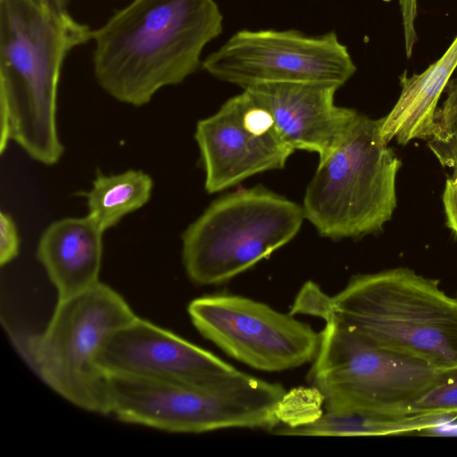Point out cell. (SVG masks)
I'll use <instances>...</instances> for the list:
<instances>
[{"label":"cell","mask_w":457,"mask_h":457,"mask_svg":"<svg viewBox=\"0 0 457 457\" xmlns=\"http://www.w3.org/2000/svg\"><path fill=\"white\" fill-rule=\"evenodd\" d=\"M222 20L215 0H133L92 32L95 78L116 100L146 104L198 70Z\"/></svg>","instance_id":"1"},{"label":"cell","mask_w":457,"mask_h":457,"mask_svg":"<svg viewBox=\"0 0 457 457\" xmlns=\"http://www.w3.org/2000/svg\"><path fill=\"white\" fill-rule=\"evenodd\" d=\"M93 30L68 11L31 0H0L1 153L10 141L32 159L56 163L63 146L56 126L61 71Z\"/></svg>","instance_id":"2"},{"label":"cell","mask_w":457,"mask_h":457,"mask_svg":"<svg viewBox=\"0 0 457 457\" xmlns=\"http://www.w3.org/2000/svg\"><path fill=\"white\" fill-rule=\"evenodd\" d=\"M352 332L439 370L457 368V298L408 268L357 275L331 297V314Z\"/></svg>","instance_id":"3"},{"label":"cell","mask_w":457,"mask_h":457,"mask_svg":"<svg viewBox=\"0 0 457 457\" xmlns=\"http://www.w3.org/2000/svg\"><path fill=\"white\" fill-rule=\"evenodd\" d=\"M109 414L172 433L243 428L275 430L282 424L285 388L240 371L216 384L107 375Z\"/></svg>","instance_id":"4"},{"label":"cell","mask_w":457,"mask_h":457,"mask_svg":"<svg viewBox=\"0 0 457 457\" xmlns=\"http://www.w3.org/2000/svg\"><path fill=\"white\" fill-rule=\"evenodd\" d=\"M135 317L118 292L99 282L58 300L42 332L12 331L11 338L29 366L55 393L85 411L109 415L108 377L98 356L110 336Z\"/></svg>","instance_id":"5"},{"label":"cell","mask_w":457,"mask_h":457,"mask_svg":"<svg viewBox=\"0 0 457 457\" xmlns=\"http://www.w3.org/2000/svg\"><path fill=\"white\" fill-rule=\"evenodd\" d=\"M381 123L360 113L345 139L319 162L303 209L322 237H361L391 220L401 161L382 139Z\"/></svg>","instance_id":"6"},{"label":"cell","mask_w":457,"mask_h":457,"mask_svg":"<svg viewBox=\"0 0 457 457\" xmlns=\"http://www.w3.org/2000/svg\"><path fill=\"white\" fill-rule=\"evenodd\" d=\"M305 219L303 206L262 186L215 200L182 236L188 278L225 283L291 241Z\"/></svg>","instance_id":"7"},{"label":"cell","mask_w":457,"mask_h":457,"mask_svg":"<svg viewBox=\"0 0 457 457\" xmlns=\"http://www.w3.org/2000/svg\"><path fill=\"white\" fill-rule=\"evenodd\" d=\"M325 321L308 378L325 411L403 412L443 372L368 342L332 315Z\"/></svg>","instance_id":"8"},{"label":"cell","mask_w":457,"mask_h":457,"mask_svg":"<svg viewBox=\"0 0 457 457\" xmlns=\"http://www.w3.org/2000/svg\"><path fill=\"white\" fill-rule=\"evenodd\" d=\"M202 67L214 78L243 89L262 83L347 82L356 66L334 31L310 36L295 29L240 30Z\"/></svg>","instance_id":"9"},{"label":"cell","mask_w":457,"mask_h":457,"mask_svg":"<svg viewBox=\"0 0 457 457\" xmlns=\"http://www.w3.org/2000/svg\"><path fill=\"white\" fill-rule=\"evenodd\" d=\"M198 332L256 370H291L315 359L320 333L266 303L236 295L202 296L187 307Z\"/></svg>","instance_id":"10"},{"label":"cell","mask_w":457,"mask_h":457,"mask_svg":"<svg viewBox=\"0 0 457 457\" xmlns=\"http://www.w3.org/2000/svg\"><path fill=\"white\" fill-rule=\"evenodd\" d=\"M195 138L205 189L217 193L267 170L282 169L294 153L265 106L243 90L197 122Z\"/></svg>","instance_id":"11"},{"label":"cell","mask_w":457,"mask_h":457,"mask_svg":"<svg viewBox=\"0 0 457 457\" xmlns=\"http://www.w3.org/2000/svg\"><path fill=\"white\" fill-rule=\"evenodd\" d=\"M106 375L216 384L240 370L213 353L136 316L115 330L98 356Z\"/></svg>","instance_id":"12"},{"label":"cell","mask_w":457,"mask_h":457,"mask_svg":"<svg viewBox=\"0 0 457 457\" xmlns=\"http://www.w3.org/2000/svg\"><path fill=\"white\" fill-rule=\"evenodd\" d=\"M336 85L312 82L262 83L243 90L270 112L285 142L294 150L330 155L350 133L360 113L337 106Z\"/></svg>","instance_id":"13"},{"label":"cell","mask_w":457,"mask_h":457,"mask_svg":"<svg viewBox=\"0 0 457 457\" xmlns=\"http://www.w3.org/2000/svg\"><path fill=\"white\" fill-rule=\"evenodd\" d=\"M104 232L88 215L58 220L44 230L37 256L58 300L73 297L100 282Z\"/></svg>","instance_id":"14"},{"label":"cell","mask_w":457,"mask_h":457,"mask_svg":"<svg viewBox=\"0 0 457 457\" xmlns=\"http://www.w3.org/2000/svg\"><path fill=\"white\" fill-rule=\"evenodd\" d=\"M457 70V36L445 54L421 73L400 78L399 97L382 118L380 135L386 143L395 139L406 145L413 139H428L442 93Z\"/></svg>","instance_id":"15"},{"label":"cell","mask_w":457,"mask_h":457,"mask_svg":"<svg viewBox=\"0 0 457 457\" xmlns=\"http://www.w3.org/2000/svg\"><path fill=\"white\" fill-rule=\"evenodd\" d=\"M445 418L411 415L403 412H343L325 411L312 421L292 427L280 426L279 435L353 436H389L429 429Z\"/></svg>","instance_id":"16"},{"label":"cell","mask_w":457,"mask_h":457,"mask_svg":"<svg viewBox=\"0 0 457 457\" xmlns=\"http://www.w3.org/2000/svg\"><path fill=\"white\" fill-rule=\"evenodd\" d=\"M152 189L151 177L142 170H130L111 176L99 174L87 194V215L105 231L125 215L144 206Z\"/></svg>","instance_id":"17"},{"label":"cell","mask_w":457,"mask_h":457,"mask_svg":"<svg viewBox=\"0 0 457 457\" xmlns=\"http://www.w3.org/2000/svg\"><path fill=\"white\" fill-rule=\"evenodd\" d=\"M445 90L446 97L436 111L428 146L443 167L457 170V73Z\"/></svg>","instance_id":"18"},{"label":"cell","mask_w":457,"mask_h":457,"mask_svg":"<svg viewBox=\"0 0 457 457\" xmlns=\"http://www.w3.org/2000/svg\"><path fill=\"white\" fill-rule=\"evenodd\" d=\"M411 415L457 417V368L443 371L435 383L403 408Z\"/></svg>","instance_id":"19"},{"label":"cell","mask_w":457,"mask_h":457,"mask_svg":"<svg viewBox=\"0 0 457 457\" xmlns=\"http://www.w3.org/2000/svg\"><path fill=\"white\" fill-rule=\"evenodd\" d=\"M290 313L313 315L325 320L331 313V297L321 291L318 285L308 281L301 288Z\"/></svg>","instance_id":"20"},{"label":"cell","mask_w":457,"mask_h":457,"mask_svg":"<svg viewBox=\"0 0 457 457\" xmlns=\"http://www.w3.org/2000/svg\"><path fill=\"white\" fill-rule=\"evenodd\" d=\"M20 239L12 218L4 212L0 215V263H9L19 253Z\"/></svg>","instance_id":"21"},{"label":"cell","mask_w":457,"mask_h":457,"mask_svg":"<svg viewBox=\"0 0 457 457\" xmlns=\"http://www.w3.org/2000/svg\"><path fill=\"white\" fill-rule=\"evenodd\" d=\"M403 21L405 53L411 56L417 41L415 21L417 17V0H398Z\"/></svg>","instance_id":"22"},{"label":"cell","mask_w":457,"mask_h":457,"mask_svg":"<svg viewBox=\"0 0 457 457\" xmlns=\"http://www.w3.org/2000/svg\"><path fill=\"white\" fill-rule=\"evenodd\" d=\"M443 204L447 226L457 235V179L446 180Z\"/></svg>","instance_id":"23"},{"label":"cell","mask_w":457,"mask_h":457,"mask_svg":"<svg viewBox=\"0 0 457 457\" xmlns=\"http://www.w3.org/2000/svg\"><path fill=\"white\" fill-rule=\"evenodd\" d=\"M38 5L54 10V11H67L71 0H31Z\"/></svg>","instance_id":"24"}]
</instances>
